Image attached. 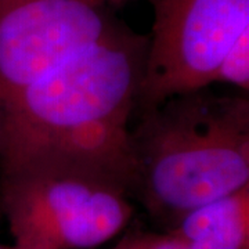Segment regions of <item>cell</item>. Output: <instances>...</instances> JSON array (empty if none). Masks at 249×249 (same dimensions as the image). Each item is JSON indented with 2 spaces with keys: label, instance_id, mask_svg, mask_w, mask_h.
<instances>
[{
  "label": "cell",
  "instance_id": "cell-5",
  "mask_svg": "<svg viewBox=\"0 0 249 249\" xmlns=\"http://www.w3.org/2000/svg\"><path fill=\"white\" fill-rule=\"evenodd\" d=\"M106 0H0V98L112 32Z\"/></svg>",
  "mask_w": 249,
  "mask_h": 249
},
{
  "label": "cell",
  "instance_id": "cell-6",
  "mask_svg": "<svg viewBox=\"0 0 249 249\" xmlns=\"http://www.w3.org/2000/svg\"><path fill=\"white\" fill-rule=\"evenodd\" d=\"M168 231L188 249H249V184L187 212Z\"/></svg>",
  "mask_w": 249,
  "mask_h": 249
},
{
  "label": "cell",
  "instance_id": "cell-2",
  "mask_svg": "<svg viewBox=\"0 0 249 249\" xmlns=\"http://www.w3.org/2000/svg\"><path fill=\"white\" fill-rule=\"evenodd\" d=\"M130 132L132 196L170 226L249 184V100L209 88L139 111Z\"/></svg>",
  "mask_w": 249,
  "mask_h": 249
},
{
  "label": "cell",
  "instance_id": "cell-7",
  "mask_svg": "<svg viewBox=\"0 0 249 249\" xmlns=\"http://www.w3.org/2000/svg\"><path fill=\"white\" fill-rule=\"evenodd\" d=\"M214 83H227L241 91L249 90V28L241 34L224 53L211 75L209 88Z\"/></svg>",
  "mask_w": 249,
  "mask_h": 249
},
{
  "label": "cell",
  "instance_id": "cell-1",
  "mask_svg": "<svg viewBox=\"0 0 249 249\" xmlns=\"http://www.w3.org/2000/svg\"><path fill=\"white\" fill-rule=\"evenodd\" d=\"M147 35L122 22L97 43L0 98V170L57 166L101 175L132 196L130 132Z\"/></svg>",
  "mask_w": 249,
  "mask_h": 249
},
{
  "label": "cell",
  "instance_id": "cell-8",
  "mask_svg": "<svg viewBox=\"0 0 249 249\" xmlns=\"http://www.w3.org/2000/svg\"><path fill=\"white\" fill-rule=\"evenodd\" d=\"M112 249H188L169 231L152 232L132 230L124 234Z\"/></svg>",
  "mask_w": 249,
  "mask_h": 249
},
{
  "label": "cell",
  "instance_id": "cell-3",
  "mask_svg": "<svg viewBox=\"0 0 249 249\" xmlns=\"http://www.w3.org/2000/svg\"><path fill=\"white\" fill-rule=\"evenodd\" d=\"M122 183L85 170L19 166L0 170V209L22 249H91L133 216Z\"/></svg>",
  "mask_w": 249,
  "mask_h": 249
},
{
  "label": "cell",
  "instance_id": "cell-4",
  "mask_svg": "<svg viewBox=\"0 0 249 249\" xmlns=\"http://www.w3.org/2000/svg\"><path fill=\"white\" fill-rule=\"evenodd\" d=\"M137 111L178 93L209 88L211 75L235 39L249 28V0H150Z\"/></svg>",
  "mask_w": 249,
  "mask_h": 249
},
{
  "label": "cell",
  "instance_id": "cell-9",
  "mask_svg": "<svg viewBox=\"0 0 249 249\" xmlns=\"http://www.w3.org/2000/svg\"><path fill=\"white\" fill-rule=\"evenodd\" d=\"M106 1H107L112 9H118V7H122L124 4H126L130 0H106Z\"/></svg>",
  "mask_w": 249,
  "mask_h": 249
},
{
  "label": "cell",
  "instance_id": "cell-10",
  "mask_svg": "<svg viewBox=\"0 0 249 249\" xmlns=\"http://www.w3.org/2000/svg\"><path fill=\"white\" fill-rule=\"evenodd\" d=\"M0 249H22V248H19V247H17V245H4V244H1L0 242Z\"/></svg>",
  "mask_w": 249,
  "mask_h": 249
}]
</instances>
